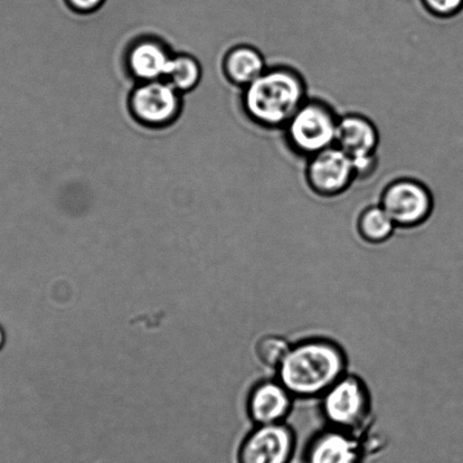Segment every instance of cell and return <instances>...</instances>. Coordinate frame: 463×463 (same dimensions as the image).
I'll list each match as a JSON object with an SVG mask.
<instances>
[{
    "mask_svg": "<svg viewBox=\"0 0 463 463\" xmlns=\"http://www.w3.org/2000/svg\"><path fill=\"white\" fill-rule=\"evenodd\" d=\"M307 83L295 67L278 64L242 89V109L251 123L268 130H282L308 99Z\"/></svg>",
    "mask_w": 463,
    "mask_h": 463,
    "instance_id": "obj_1",
    "label": "cell"
},
{
    "mask_svg": "<svg viewBox=\"0 0 463 463\" xmlns=\"http://www.w3.org/2000/svg\"><path fill=\"white\" fill-rule=\"evenodd\" d=\"M345 371V358L338 345L325 340L306 341L291 347L278 367L279 382L297 397L325 394Z\"/></svg>",
    "mask_w": 463,
    "mask_h": 463,
    "instance_id": "obj_2",
    "label": "cell"
},
{
    "mask_svg": "<svg viewBox=\"0 0 463 463\" xmlns=\"http://www.w3.org/2000/svg\"><path fill=\"white\" fill-rule=\"evenodd\" d=\"M339 118L331 103L308 97L282 128L283 138L294 155L311 158L335 146Z\"/></svg>",
    "mask_w": 463,
    "mask_h": 463,
    "instance_id": "obj_3",
    "label": "cell"
},
{
    "mask_svg": "<svg viewBox=\"0 0 463 463\" xmlns=\"http://www.w3.org/2000/svg\"><path fill=\"white\" fill-rule=\"evenodd\" d=\"M395 226L413 228L420 226L430 217L434 197L424 183L415 178L394 179L381 193L380 203Z\"/></svg>",
    "mask_w": 463,
    "mask_h": 463,
    "instance_id": "obj_4",
    "label": "cell"
},
{
    "mask_svg": "<svg viewBox=\"0 0 463 463\" xmlns=\"http://www.w3.org/2000/svg\"><path fill=\"white\" fill-rule=\"evenodd\" d=\"M368 395L365 386L354 376H344L332 385L323 399V412L335 429L357 434L366 424Z\"/></svg>",
    "mask_w": 463,
    "mask_h": 463,
    "instance_id": "obj_5",
    "label": "cell"
},
{
    "mask_svg": "<svg viewBox=\"0 0 463 463\" xmlns=\"http://www.w3.org/2000/svg\"><path fill=\"white\" fill-rule=\"evenodd\" d=\"M305 181L317 196L343 195L356 183L353 159L336 146L318 152L306 159Z\"/></svg>",
    "mask_w": 463,
    "mask_h": 463,
    "instance_id": "obj_6",
    "label": "cell"
},
{
    "mask_svg": "<svg viewBox=\"0 0 463 463\" xmlns=\"http://www.w3.org/2000/svg\"><path fill=\"white\" fill-rule=\"evenodd\" d=\"M181 94L165 80L141 82L130 96V110L139 123L165 128L181 114Z\"/></svg>",
    "mask_w": 463,
    "mask_h": 463,
    "instance_id": "obj_7",
    "label": "cell"
},
{
    "mask_svg": "<svg viewBox=\"0 0 463 463\" xmlns=\"http://www.w3.org/2000/svg\"><path fill=\"white\" fill-rule=\"evenodd\" d=\"M296 439L289 427L278 424L259 425L246 436L238 452V463H290Z\"/></svg>",
    "mask_w": 463,
    "mask_h": 463,
    "instance_id": "obj_8",
    "label": "cell"
},
{
    "mask_svg": "<svg viewBox=\"0 0 463 463\" xmlns=\"http://www.w3.org/2000/svg\"><path fill=\"white\" fill-rule=\"evenodd\" d=\"M364 458L365 447L359 436L334 427L312 439L304 463H364Z\"/></svg>",
    "mask_w": 463,
    "mask_h": 463,
    "instance_id": "obj_9",
    "label": "cell"
},
{
    "mask_svg": "<svg viewBox=\"0 0 463 463\" xmlns=\"http://www.w3.org/2000/svg\"><path fill=\"white\" fill-rule=\"evenodd\" d=\"M335 146L352 159L373 155L380 146L379 129L367 116L348 112L340 116Z\"/></svg>",
    "mask_w": 463,
    "mask_h": 463,
    "instance_id": "obj_10",
    "label": "cell"
},
{
    "mask_svg": "<svg viewBox=\"0 0 463 463\" xmlns=\"http://www.w3.org/2000/svg\"><path fill=\"white\" fill-rule=\"evenodd\" d=\"M291 393L280 382H262L255 386L249 398V413L258 425L282 422L291 409Z\"/></svg>",
    "mask_w": 463,
    "mask_h": 463,
    "instance_id": "obj_11",
    "label": "cell"
},
{
    "mask_svg": "<svg viewBox=\"0 0 463 463\" xmlns=\"http://www.w3.org/2000/svg\"><path fill=\"white\" fill-rule=\"evenodd\" d=\"M174 55L167 47L153 39L139 40L129 49L128 66L139 82L165 80Z\"/></svg>",
    "mask_w": 463,
    "mask_h": 463,
    "instance_id": "obj_12",
    "label": "cell"
},
{
    "mask_svg": "<svg viewBox=\"0 0 463 463\" xmlns=\"http://www.w3.org/2000/svg\"><path fill=\"white\" fill-rule=\"evenodd\" d=\"M263 53L250 44H238L227 52L223 71L232 83L244 89L267 70Z\"/></svg>",
    "mask_w": 463,
    "mask_h": 463,
    "instance_id": "obj_13",
    "label": "cell"
},
{
    "mask_svg": "<svg viewBox=\"0 0 463 463\" xmlns=\"http://www.w3.org/2000/svg\"><path fill=\"white\" fill-rule=\"evenodd\" d=\"M357 226L359 235L370 242L388 241L397 228L393 220L380 204L368 206L363 210Z\"/></svg>",
    "mask_w": 463,
    "mask_h": 463,
    "instance_id": "obj_14",
    "label": "cell"
},
{
    "mask_svg": "<svg viewBox=\"0 0 463 463\" xmlns=\"http://www.w3.org/2000/svg\"><path fill=\"white\" fill-rule=\"evenodd\" d=\"M202 71L199 61L190 55H177L173 57L167 76L165 80L172 84L177 91L184 93L191 91L199 84Z\"/></svg>",
    "mask_w": 463,
    "mask_h": 463,
    "instance_id": "obj_15",
    "label": "cell"
},
{
    "mask_svg": "<svg viewBox=\"0 0 463 463\" xmlns=\"http://www.w3.org/2000/svg\"><path fill=\"white\" fill-rule=\"evenodd\" d=\"M289 344L279 335H267L260 339L256 345V354L265 366L277 368L281 365L283 359L290 350Z\"/></svg>",
    "mask_w": 463,
    "mask_h": 463,
    "instance_id": "obj_16",
    "label": "cell"
},
{
    "mask_svg": "<svg viewBox=\"0 0 463 463\" xmlns=\"http://www.w3.org/2000/svg\"><path fill=\"white\" fill-rule=\"evenodd\" d=\"M422 8L439 20L456 19L463 13V0H420Z\"/></svg>",
    "mask_w": 463,
    "mask_h": 463,
    "instance_id": "obj_17",
    "label": "cell"
},
{
    "mask_svg": "<svg viewBox=\"0 0 463 463\" xmlns=\"http://www.w3.org/2000/svg\"><path fill=\"white\" fill-rule=\"evenodd\" d=\"M354 177L356 182H366L377 173L380 167V159L377 153L358 156L353 159Z\"/></svg>",
    "mask_w": 463,
    "mask_h": 463,
    "instance_id": "obj_18",
    "label": "cell"
},
{
    "mask_svg": "<svg viewBox=\"0 0 463 463\" xmlns=\"http://www.w3.org/2000/svg\"><path fill=\"white\" fill-rule=\"evenodd\" d=\"M67 5L80 14H89V13L96 12L100 8L106 0H65Z\"/></svg>",
    "mask_w": 463,
    "mask_h": 463,
    "instance_id": "obj_19",
    "label": "cell"
},
{
    "mask_svg": "<svg viewBox=\"0 0 463 463\" xmlns=\"http://www.w3.org/2000/svg\"><path fill=\"white\" fill-rule=\"evenodd\" d=\"M5 334H4V330L0 327V350H2L4 345H5Z\"/></svg>",
    "mask_w": 463,
    "mask_h": 463,
    "instance_id": "obj_20",
    "label": "cell"
}]
</instances>
